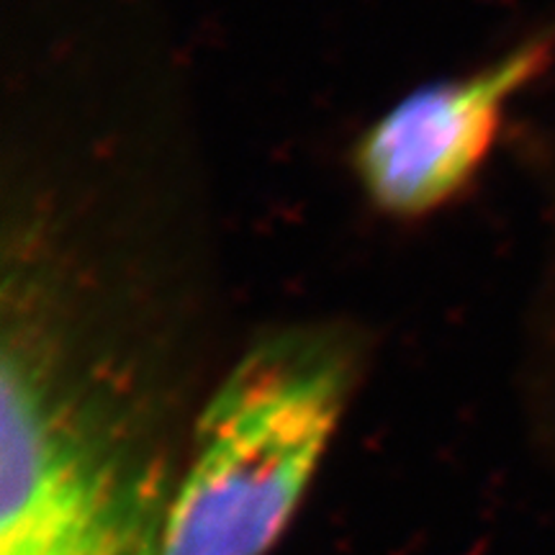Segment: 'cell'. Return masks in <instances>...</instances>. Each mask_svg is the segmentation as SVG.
<instances>
[{"instance_id": "6da1fadb", "label": "cell", "mask_w": 555, "mask_h": 555, "mask_svg": "<svg viewBox=\"0 0 555 555\" xmlns=\"http://www.w3.org/2000/svg\"><path fill=\"white\" fill-rule=\"evenodd\" d=\"M358 337L301 322L253 339L193 414L155 555H270L330 453Z\"/></svg>"}, {"instance_id": "7a4b0ae2", "label": "cell", "mask_w": 555, "mask_h": 555, "mask_svg": "<svg viewBox=\"0 0 555 555\" xmlns=\"http://www.w3.org/2000/svg\"><path fill=\"white\" fill-rule=\"evenodd\" d=\"M555 60V26L474 73L414 88L360 134L352 170L367 204L412 221L446 208L494 152L506 114Z\"/></svg>"}, {"instance_id": "3957f363", "label": "cell", "mask_w": 555, "mask_h": 555, "mask_svg": "<svg viewBox=\"0 0 555 555\" xmlns=\"http://www.w3.org/2000/svg\"><path fill=\"white\" fill-rule=\"evenodd\" d=\"M535 386L540 412L551 414L555 425V234L547 260V275L543 286V304L538 311L535 337Z\"/></svg>"}]
</instances>
